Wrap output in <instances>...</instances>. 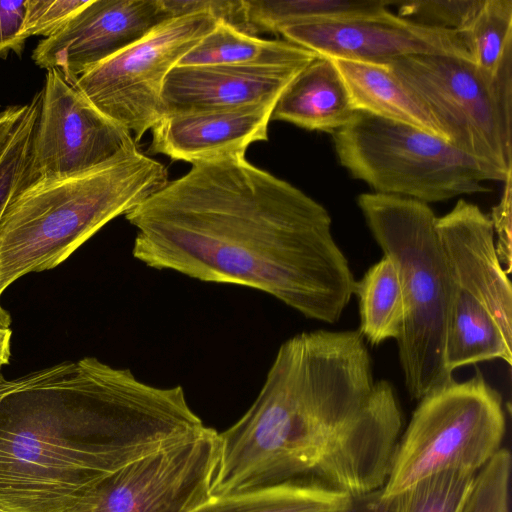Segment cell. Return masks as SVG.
<instances>
[{
  "instance_id": "6da1fadb",
  "label": "cell",
  "mask_w": 512,
  "mask_h": 512,
  "mask_svg": "<svg viewBox=\"0 0 512 512\" xmlns=\"http://www.w3.org/2000/svg\"><path fill=\"white\" fill-rule=\"evenodd\" d=\"M125 217L151 268L254 288L329 324L354 295L327 209L245 156L192 164Z\"/></svg>"
},
{
  "instance_id": "7a4b0ae2",
  "label": "cell",
  "mask_w": 512,
  "mask_h": 512,
  "mask_svg": "<svg viewBox=\"0 0 512 512\" xmlns=\"http://www.w3.org/2000/svg\"><path fill=\"white\" fill-rule=\"evenodd\" d=\"M402 425L359 330L299 333L279 347L250 408L219 433L211 496L290 482L350 496L380 489Z\"/></svg>"
},
{
  "instance_id": "3957f363",
  "label": "cell",
  "mask_w": 512,
  "mask_h": 512,
  "mask_svg": "<svg viewBox=\"0 0 512 512\" xmlns=\"http://www.w3.org/2000/svg\"><path fill=\"white\" fill-rule=\"evenodd\" d=\"M205 427L181 386L95 357L31 372L0 399V509L79 512L105 477Z\"/></svg>"
},
{
  "instance_id": "277c9868",
  "label": "cell",
  "mask_w": 512,
  "mask_h": 512,
  "mask_svg": "<svg viewBox=\"0 0 512 512\" xmlns=\"http://www.w3.org/2000/svg\"><path fill=\"white\" fill-rule=\"evenodd\" d=\"M167 181L166 167L137 149L89 172L19 190L0 218V299L19 278L57 267Z\"/></svg>"
},
{
  "instance_id": "5b68a950",
  "label": "cell",
  "mask_w": 512,
  "mask_h": 512,
  "mask_svg": "<svg viewBox=\"0 0 512 512\" xmlns=\"http://www.w3.org/2000/svg\"><path fill=\"white\" fill-rule=\"evenodd\" d=\"M357 204L399 275L404 301L399 362L409 396L419 401L453 379L445 362L450 281L437 217L428 204L395 195L363 193Z\"/></svg>"
},
{
  "instance_id": "8992f818",
  "label": "cell",
  "mask_w": 512,
  "mask_h": 512,
  "mask_svg": "<svg viewBox=\"0 0 512 512\" xmlns=\"http://www.w3.org/2000/svg\"><path fill=\"white\" fill-rule=\"evenodd\" d=\"M435 227L450 281L448 372L493 359L511 365L512 287L497 256L490 217L460 199L436 218Z\"/></svg>"
},
{
  "instance_id": "52a82bcc",
  "label": "cell",
  "mask_w": 512,
  "mask_h": 512,
  "mask_svg": "<svg viewBox=\"0 0 512 512\" xmlns=\"http://www.w3.org/2000/svg\"><path fill=\"white\" fill-rule=\"evenodd\" d=\"M333 135L339 163L374 193L426 204L484 193V181L508 177L457 149L447 140L411 125L357 111Z\"/></svg>"
},
{
  "instance_id": "ba28073f",
  "label": "cell",
  "mask_w": 512,
  "mask_h": 512,
  "mask_svg": "<svg viewBox=\"0 0 512 512\" xmlns=\"http://www.w3.org/2000/svg\"><path fill=\"white\" fill-rule=\"evenodd\" d=\"M505 431L502 396L481 371L465 381L451 379L419 400L400 436L384 495H399L448 470L478 472L501 449Z\"/></svg>"
},
{
  "instance_id": "9c48e42d",
  "label": "cell",
  "mask_w": 512,
  "mask_h": 512,
  "mask_svg": "<svg viewBox=\"0 0 512 512\" xmlns=\"http://www.w3.org/2000/svg\"><path fill=\"white\" fill-rule=\"evenodd\" d=\"M381 63L423 103L453 146L512 174V68L492 78L470 61L445 55Z\"/></svg>"
},
{
  "instance_id": "30bf717a",
  "label": "cell",
  "mask_w": 512,
  "mask_h": 512,
  "mask_svg": "<svg viewBox=\"0 0 512 512\" xmlns=\"http://www.w3.org/2000/svg\"><path fill=\"white\" fill-rule=\"evenodd\" d=\"M217 22L207 13L167 20L73 84L137 143L164 116L162 90L169 72Z\"/></svg>"
},
{
  "instance_id": "8fae6325",
  "label": "cell",
  "mask_w": 512,
  "mask_h": 512,
  "mask_svg": "<svg viewBox=\"0 0 512 512\" xmlns=\"http://www.w3.org/2000/svg\"><path fill=\"white\" fill-rule=\"evenodd\" d=\"M137 149L129 131L49 69L21 189L89 172Z\"/></svg>"
},
{
  "instance_id": "7c38bea8",
  "label": "cell",
  "mask_w": 512,
  "mask_h": 512,
  "mask_svg": "<svg viewBox=\"0 0 512 512\" xmlns=\"http://www.w3.org/2000/svg\"><path fill=\"white\" fill-rule=\"evenodd\" d=\"M219 433H200L105 477L79 512H191L211 497Z\"/></svg>"
},
{
  "instance_id": "4fadbf2b",
  "label": "cell",
  "mask_w": 512,
  "mask_h": 512,
  "mask_svg": "<svg viewBox=\"0 0 512 512\" xmlns=\"http://www.w3.org/2000/svg\"><path fill=\"white\" fill-rule=\"evenodd\" d=\"M162 0H88L32 53L36 65L71 83L170 20Z\"/></svg>"
},
{
  "instance_id": "5bb4252c",
  "label": "cell",
  "mask_w": 512,
  "mask_h": 512,
  "mask_svg": "<svg viewBox=\"0 0 512 512\" xmlns=\"http://www.w3.org/2000/svg\"><path fill=\"white\" fill-rule=\"evenodd\" d=\"M285 40L319 56L381 63L418 55H445L473 63L462 34L431 28L387 15L328 22L301 23L279 30Z\"/></svg>"
},
{
  "instance_id": "9a60e30c",
  "label": "cell",
  "mask_w": 512,
  "mask_h": 512,
  "mask_svg": "<svg viewBox=\"0 0 512 512\" xmlns=\"http://www.w3.org/2000/svg\"><path fill=\"white\" fill-rule=\"evenodd\" d=\"M305 67L175 66L163 90L164 115L276 103Z\"/></svg>"
},
{
  "instance_id": "2e32d148",
  "label": "cell",
  "mask_w": 512,
  "mask_h": 512,
  "mask_svg": "<svg viewBox=\"0 0 512 512\" xmlns=\"http://www.w3.org/2000/svg\"><path fill=\"white\" fill-rule=\"evenodd\" d=\"M275 104L164 115L151 129L149 150L191 164L245 156L249 145L268 140Z\"/></svg>"
},
{
  "instance_id": "e0dca14e",
  "label": "cell",
  "mask_w": 512,
  "mask_h": 512,
  "mask_svg": "<svg viewBox=\"0 0 512 512\" xmlns=\"http://www.w3.org/2000/svg\"><path fill=\"white\" fill-rule=\"evenodd\" d=\"M356 112L332 59L318 56L282 92L271 120L334 134L347 125Z\"/></svg>"
},
{
  "instance_id": "ac0fdd59",
  "label": "cell",
  "mask_w": 512,
  "mask_h": 512,
  "mask_svg": "<svg viewBox=\"0 0 512 512\" xmlns=\"http://www.w3.org/2000/svg\"><path fill=\"white\" fill-rule=\"evenodd\" d=\"M332 61L346 84L356 111L411 125L448 141L428 109L385 63Z\"/></svg>"
},
{
  "instance_id": "d6986e66",
  "label": "cell",
  "mask_w": 512,
  "mask_h": 512,
  "mask_svg": "<svg viewBox=\"0 0 512 512\" xmlns=\"http://www.w3.org/2000/svg\"><path fill=\"white\" fill-rule=\"evenodd\" d=\"M319 55L287 40H267L218 21L178 63L245 67H306Z\"/></svg>"
},
{
  "instance_id": "ffe728a7",
  "label": "cell",
  "mask_w": 512,
  "mask_h": 512,
  "mask_svg": "<svg viewBox=\"0 0 512 512\" xmlns=\"http://www.w3.org/2000/svg\"><path fill=\"white\" fill-rule=\"evenodd\" d=\"M385 0H244L250 34L279 33L296 24L370 19L387 15Z\"/></svg>"
},
{
  "instance_id": "44dd1931",
  "label": "cell",
  "mask_w": 512,
  "mask_h": 512,
  "mask_svg": "<svg viewBox=\"0 0 512 512\" xmlns=\"http://www.w3.org/2000/svg\"><path fill=\"white\" fill-rule=\"evenodd\" d=\"M351 496L312 482L211 496L191 512H347Z\"/></svg>"
},
{
  "instance_id": "7402d4cb",
  "label": "cell",
  "mask_w": 512,
  "mask_h": 512,
  "mask_svg": "<svg viewBox=\"0 0 512 512\" xmlns=\"http://www.w3.org/2000/svg\"><path fill=\"white\" fill-rule=\"evenodd\" d=\"M360 315L359 332L372 346L397 340L404 321V301L397 269L386 256L356 281Z\"/></svg>"
},
{
  "instance_id": "603a6c76",
  "label": "cell",
  "mask_w": 512,
  "mask_h": 512,
  "mask_svg": "<svg viewBox=\"0 0 512 512\" xmlns=\"http://www.w3.org/2000/svg\"><path fill=\"white\" fill-rule=\"evenodd\" d=\"M460 33L473 63L483 73L495 78L512 68V0H484Z\"/></svg>"
},
{
  "instance_id": "cb8c5ba5",
  "label": "cell",
  "mask_w": 512,
  "mask_h": 512,
  "mask_svg": "<svg viewBox=\"0 0 512 512\" xmlns=\"http://www.w3.org/2000/svg\"><path fill=\"white\" fill-rule=\"evenodd\" d=\"M476 474L448 470L422 479L397 495V512H460Z\"/></svg>"
},
{
  "instance_id": "d4e9b609",
  "label": "cell",
  "mask_w": 512,
  "mask_h": 512,
  "mask_svg": "<svg viewBox=\"0 0 512 512\" xmlns=\"http://www.w3.org/2000/svg\"><path fill=\"white\" fill-rule=\"evenodd\" d=\"M27 110L0 158V218L22 186L30 147L39 115L41 91L27 103ZM11 316L0 303V329H10Z\"/></svg>"
},
{
  "instance_id": "484cf974",
  "label": "cell",
  "mask_w": 512,
  "mask_h": 512,
  "mask_svg": "<svg viewBox=\"0 0 512 512\" xmlns=\"http://www.w3.org/2000/svg\"><path fill=\"white\" fill-rule=\"evenodd\" d=\"M511 455L501 448L476 474L460 512H509Z\"/></svg>"
},
{
  "instance_id": "4316f807",
  "label": "cell",
  "mask_w": 512,
  "mask_h": 512,
  "mask_svg": "<svg viewBox=\"0 0 512 512\" xmlns=\"http://www.w3.org/2000/svg\"><path fill=\"white\" fill-rule=\"evenodd\" d=\"M484 0H413L398 2V16L417 24L461 32L472 22Z\"/></svg>"
},
{
  "instance_id": "83f0119b",
  "label": "cell",
  "mask_w": 512,
  "mask_h": 512,
  "mask_svg": "<svg viewBox=\"0 0 512 512\" xmlns=\"http://www.w3.org/2000/svg\"><path fill=\"white\" fill-rule=\"evenodd\" d=\"M88 0H27L23 37H51L77 13Z\"/></svg>"
},
{
  "instance_id": "f1b7e54d",
  "label": "cell",
  "mask_w": 512,
  "mask_h": 512,
  "mask_svg": "<svg viewBox=\"0 0 512 512\" xmlns=\"http://www.w3.org/2000/svg\"><path fill=\"white\" fill-rule=\"evenodd\" d=\"M170 18L195 13H207L234 29L250 34L247 24L244 0H162Z\"/></svg>"
},
{
  "instance_id": "f546056e",
  "label": "cell",
  "mask_w": 512,
  "mask_h": 512,
  "mask_svg": "<svg viewBox=\"0 0 512 512\" xmlns=\"http://www.w3.org/2000/svg\"><path fill=\"white\" fill-rule=\"evenodd\" d=\"M504 183L501 199L492 208L489 217L493 226L497 256L504 270L509 274L512 267L511 176Z\"/></svg>"
},
{
  "instance_id": "4dcf8cb0",
  "label": "cell",
  "mask_w": 512,
  "mask_h": 512,
  "mask_svg": "<svg viewBox=\"0 0 512 512\" xmlns=\"http://www.w3.org/2000/svg\"><path fill=\"white\" fill-rule=\"evenodd\" d=\"M26 5L27 0L0 1V58L23 49Z\"/></svg>"
},
{
  "instance_id": "1f68e13d",
  "label": "cell",
  "mask_w": 512,
  "mask_h": 512,
  "mask_svg": "<svg viewBox=\"0 0 512 512\" xmlns=\"http://www.w3.org/2000/svg\"><path fill=\"white\" fill-rule=\"evenodd\" d=\"M398 496H386L382 488L351 496L347 512H397Z\"/></svg>"
},
{
  "instance_id": "d6a6232c",
  "label": "cell",
  "mask_w": 512,
  "mask_h": 512,
  "mask_svg": "<svg viewBox=\"0 0 512 512\" xmlns=\"http://www.w3.org/2000/svg\"><path fill=\"white\" fill-rule=\"evenodd\" d=\"M28 104L10 106L0 112V158L11 141Z\"/></svg>"
},
{
  "instance_id": "836d02e7",
  "label": "cell",
  "mask_w": 512,
  "mask_h": 512,
  "mask_svg": "<svg viewBox=\"0 0 512 512\" xmlns=\"http://www.w3.org/2000/svg\"><path fill=\"white\" fill-rule=\"evenodd\" d=\"M11 329H0V372L9 364L11 356Z\"/></svg>"
},
{
  "instance_id": "e575fe53",
  "label": "cell",
  "mask_w": 512,
  "mask_h": 512,
  "mask_svg": "<svg viewBox=\"0 0 512 512\" xmlns=\"http://www.w3.org/2000/svg\"><path fill=\"white\" fill-rule=\"evenodd\" d=\"M25 380V376L16 379H6L2 372H0V399L8 392L22 385Z\"/></svg>"
},
{
  "instance_id": "d590c367",
  "label": "cell",
  "mask_w": 512,
  "mask_h": 512,
  "mask_svg": "<svg viewBox=\"0 0 512 512\" xmlns=\"http://www.w3.org/2000/svg\"><path fill=\"white\" fill-rule=\"evenodd\" d=\"M0 512H5V511H3V510H1V509H0Z\"/></svg>"
}]
</instances>
